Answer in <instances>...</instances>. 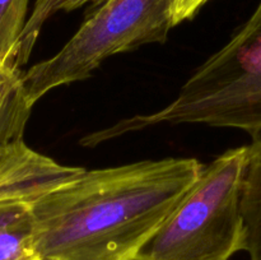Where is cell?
Masks as SVG:
<instances>
[{
  "label": "cell",
  "instance_id": "1",
  "mask_svg": "<svg viewBox=\"0 0 261 260\" xmlns=\"http://www.w3.org/2000/svg\"><path fill=\"white\" fill-rule=\"evenodd\" d=\"M162 158L86 170L32 203L38 257L135 260L204 168Z\"/></svg>",
  "mask_w": 261,
  "mask_h": 260
},
{
  "label": "cell",
  "instance_id": "2",
  "mask_svg": "<svg viewBox=\"0 0 261 260\" xmlns=\"http://www.w3.org/2000/svg\"><path fill=\"white\" fill-rule=\"evenodd\" d=\"M162 124H205L252 134L261 129V0L231 40L185 82L177 97L153 114L115 124L119 135Z\"/></svg>",
  "mask_w": 261,
  "mask_h": 260
},
{
  "label": "cell",
  "instance_id": "3",
  "mask_svg": "<svg viewBox=\"0 0 261 260\" xmlns=\"http://www.w3.org/2000/svg\"><path fill=\"white\" fill-rule=\"evenodd\" d=\"M249 145L232 148L200 176L135 260H228L246 247L242 194Z\"/></svg>",
  "mask_w": 261,
  "mask_h": 260
},
{
  "label": "cell",
  "instance_id": "4",
  "mask_svg": "<svg viewBox=\"0 0 261 260\" xmlns=\"http://www.w3.org/2000/svg\"><path fill=\"white\" fill-rule=\"evenodd\" d=\"M173 0H103L53 58L23 73L25 92L35 105L56 87L84 81L106 59L147 43L167 40Z\"/></svg>",
  "mask_w": 261,
  "mask_h": 260
},
{
  "label": "cell",
  "instance_id": "5",
  "mask_svg": "<svg viewBox=\"0 0 261 260\" xmlns=\"http://www.w3.org/2000/svg\"><path fill=\"white\" fill-rule=\"evenodd\" d=\"M83 170L60 165L31 149L23 139L0 144V200L35 201L75 178Z\"/></svg>",
  "mask_w": 261,
  "mask_h": 260
},
{
  "label": "cell",
  "instance_id": "6",
  "mask_svg": "<svg viewBox=\"0 0 261 260\" xmlns=\"http://www.w3.org/2000/svg\"><path fill=\"white\" fill-rule=\"evenodd\" d=\"M33 201L0 200V260L40 259L35 245Z\"/></svg>",
  "mask_w": 261,
  "mask_h": 260
},
{
  "label": "cell",
  "instance_id": "7",
  "mask_svg": "<svg viewBox=\"0 0 261 260\" xmlns=\"http://www.w3.org/2000/svg\"><path fill=\"white\" fill-rule=\"evenodd\" d=\"M20 68L0 63V144L23 139L33 105L25 92Z\"/></svg>",
  "mask_w": 261,
  "mask_h": 260
},
{
  "label": "cell",
  "instance_id": "8",
  "mask_svg": "<svg viewBox=\"0 0 261 260\" xmlns=\"http://www.w3.org/2000/svg\"><path fill=\"white\" fill-rule=\"evenodd\" d=\"M251 135L249 163L242 194V214L246 228V247L250 260H261V129Z\"/></svg>",
  "mask_w": 261,
  "mask_h": 260
},
{
  "label": "cell",
  "instance_id": "9",
  "mask_svg": "<svg viewBox=\"0 0 261 260\" xmlns=\"http://www.w3.org/2000/svg\"><path fill=\"white\" fill-rule=\"evenodd\" d=\"M30 0H0V63L17 65ZM19 68V66H18Z\"/></svg>",
  "mask_w": 261,
  "mask_h": 260
},
{
  "label": "cell",
  "instance_id": "10",
  "mask_svg": "<svg viewBox=\"0 0 261 260\" xmlns=\"http://www.w3.org/2000/svg\"><path fill=\"white\" fill-rule=\"evenodd\" d=\"M94 0H36L32 13L28 17L19 43L17 65L22 66L28 61L32 48L40 36L43 24L60 12H71Z\"/></svg>",
  "mask_w": 261,
  "mask_h": 260
},
{
  "label": "cell",
  "instance_id": "11",
  "mask_svg": "<svg viewBox=\"0 0 261 260\" xmlns=\"http://www.w3.org/2000/svg\"><path fill=\"white\" fill-rule=\"evenodd\" d=\"M209 0H173L172 3V22L173 25L191 19L196 13L205 5Z\"/></svg>",
  "mask_w": 261,
  "mask_h": 260
},
{
  "label": "cell",
  "instance_id": "12",
  "mask_svg": "<svg viewBox=\"0 0 261 260\" xmlns=\"http://www.w3.org/2000/svg\"><path fill=\"white\" fill-rule=\"evenodd\" d=\"M37 260H50V259H46V257H40V259H37Z\"/></svg>",
  "mask_w": 261,
  "mask_h": 260
}]
</instances>
